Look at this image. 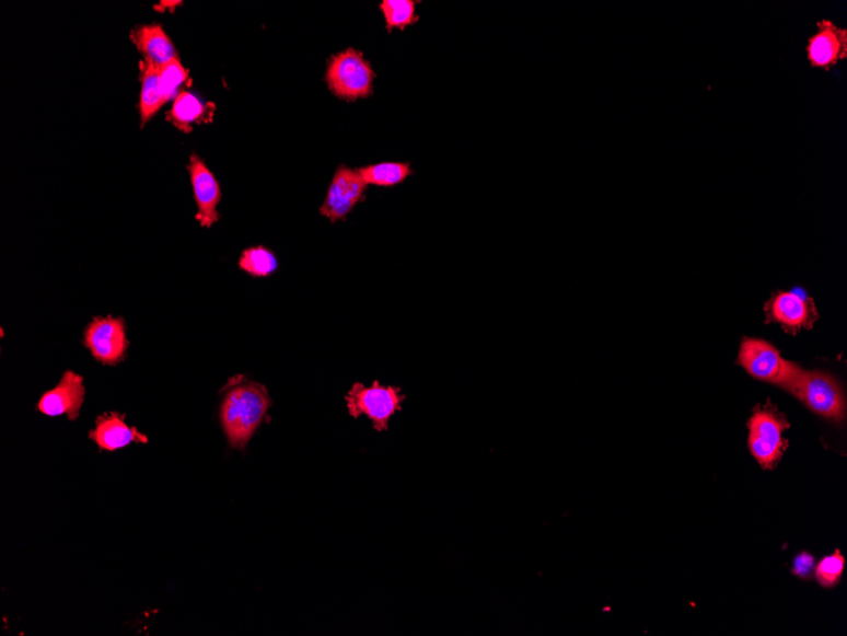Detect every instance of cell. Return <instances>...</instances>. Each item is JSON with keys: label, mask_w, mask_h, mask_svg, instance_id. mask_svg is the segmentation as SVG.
Instances as JSON below:
<instances>
[{"label": "cell", "mask_w": 847, "mask_h": 636, "mask_svg": "<svg viewBox=\"0 0 847 636\" xmlns=\"http://www.w3.org/2000/svg\"><path fill=\"white\" fill-rule=\"evenodd\" d=\"M220 409V419L230 448L244 450L271 407L265 385L239 377L230 381Z\"/></svg>", "instance_id": "obj_1"}, {"label": "cell", "mask_w": 847, "mask_h": 636, "mask_svg": "<svg viewBox=\"0 0 847 636\" xmlns=\"http://www.w3.org/2000/svg\"><path fill=\"white\" fill-rule=\"evenodd\" d=\"M807 408L816 415L842 424L846 417V397L837 379L822 371L801 368L787 388Z\"/></svg>", "instance_id": "obj_2"}, {"label": "cell", "mask_w": 847, "mask_h": 636, "mask_svg": "<svg viewBox=\"0 0 847 636\" xmlns=\"http://www.w3.org/2000/svg\"><path fill=\"white\" fill-rule=\"evenodd\" d=\"M349 415L356 419L366 416L378 432L388 431L390 420L403 410L406 395L398 386L381 385L375 380L371 386L356 383L346 396Z\"/></svg>", "instance_id": "obj_3"}, {"label": "cell", "mask_w": 847, "mask_h": 636, "mask_svg": "<svg viewBox=\"0 0 847 636\" xmlns=\"http://www.w3.org/2000/svg\"><path fill=\"white\" fill-rule=\"evenodd\" d=\"M747 428L751 454L764 469H773L788 448L782 437V432L789 428L788 420L768 404L754 410Z\"/></svg>", "instance_id": "obj_4"}, {"label": "cell", "mask_w": 847, "mask_h": 636, "mask_svg": "<svg viewBox=\"0 0 847 636\" xmlns=\"http://www.w3.org/2000/svg\"><path fill=\"white\" fill-rule=\"evenodd\" d=\"M738 362L749 375L785 391L801 370L797 363L786 360L769 342L758 338L741 342Z\"/></svg>", "instance_id": "obj_5"}, {"label": "cell", "mask_w": 847, "mask_h": 636, "mask_svg": "<svg viewBox=\"0 0 847 636\" xmlns=\"http://www.w3.org/2000/svg\"><path fill=\"white\" fill-rule=\"evenodd\" d=\"M375 73L362 53L348 49L335 55L326 71L330 91L341 100L367 99L373 93Z\"/></svg>", "instance_id": "obj_6"}, {"label": "cell", "mask_w": 847, "mask_h": 636, "mask_svg": "<svg viewBox=\"0 0 847 636\" xmlns=\"http://www.w3.org/2000/svg\"><path fill=\"white\" fill-rule=\"evenodd\" d=\"M766 322L777 323L788 333L811 329L820 315L809 297L794 291H778L765 304Z\"/></svg>", "instance_id": "obj_7"}, {"label": "cell", "mask_w": 847, "mask_h": 636, "mask_svg": "<svg viewBox=\"0 0 847 636\" xmlns=\"http://www.w3.org/2000/svg\"><path fill=\"white\" fill-rule=\"evenodd\" d=\"M84 345L98 362L116 365L123 361L130 346L123 317H94L85 329Z\"/></svg>", "instance_id": "obj_8"}, {"label": "cell", "mask_w": 847, "mask_h": 636, "mask_svg": "<svg viewBox=\"0 0 847 636\" xmlns=\"http://www.w3.org/2000/svg\"><path fill=\"white\" fill-rule=\"evenodd\" d=\"M366 182L358 170L343 165L335 172L320 213L332 222L346 220L356 206L364 198Z\"/></svg>", "instance_id": "obj_9"}, {"label": "cell", "mask_w": 847, "mask_h": 636, "mask_svg": "<svg viewBox=\"0 0 847 636\" xmlns=\"http://www.w3.org/2000/svg\"><path fill=\"white\" fill-rule=\"evenodd\" d=\"M188 171L198 208L196 219L202 228H212L220 220L218 212L222 198L220 183L209 166L195 153L189 157Z\"/></svg>", "instance_id": "obj_10"}, {"label": "cell", "mask_w": 847, "mask_h": 636, "mask_svg": "<svg viewBox=\"0 0 847 636\" xmlns=\"http://www.w3.org/2000/svg\"><path fill=\"white\" fill-rule=\"evenodd\" d=\"M807 59L813 68L829 70L847 58V28L829 20L817 22V32L809 38Z\"/></svg>", "instance_id": "obj_11"}, {"label": "cell", "mask_w": 847, "mask_h": 636, "mask_svg": "<svg viewBox=\"0 0 847 636\" xmlns=\"http://www.w3.org/2000/svg\"><path fill=\"white\" fill-rule=\"evenodd\" d=\"M84 395L83 378L73 371H67L59 385L43 395L37 409L45 416L67 415L70 420H77L84 402Z\"/></svg>", "instance_id": "obj_12"}, {"label": "cell", "mask_w": 847, "mask_h": 636, "mask_svg": "<svg viewBox=\"0 0 847 636\" xmlns=\"http://www.w3.org/2000/svg\"><path fill=\"white\" fill-rule=\"evenodd\" d=\"M101 450L116 451L132 442L148 443V437L125 423V416L108 413L97 419V427L90 433Z\"/></svg>", "instance_id": "obj_13"}, {"label": "cell", "mask_w": 847, "mask_h": 636, "mask_svg": "<svg viewBox=\"0 0 847 636\" xmlns=\"http://www.w3.org/2000/svg\"><path fill=\"white\" fill-rule=\"evenodd\" d=\"M131 39L143 58L153 61L158 68L174 59H179L172 39L162 26H140L132 31Z\"/></svg>", "instance_id": "obj_14"}, {"label": "cell", "mask_w": 847, "mask_h": 636, "mask_svg": "<svg viewBox=\"0 0 847 636\" xmlns=\"http://www.w3.org/2000/svg\"><path fill=\"white\" fill-rule=\"evenodd\" d=\"M213 105L199 100L197 95L187 91L178 94L174 100L173 107L167 114V122H171L182 132L189 134L194 130V125L209 124L212 122Z\"/></svg>", "instance_id": "obj_15"}, {"label": "cell", "mask_w": 847, "mask_h": 636, "mask_svg": "<svg viewBox=\"0 0 847 636\" xmlns=\"http://www.w3.org/2000/svg\"><path fill=\"white\" fill-rule=\"evenodd\" d=\"M141 94H140V120L141 126H146L153 118L166 102L159 82V68L153 61L147 60L141 63Z\"/></svg>", "instance_id": "obj_16"}, {"label": "cell", "mask_w": 847, "mask_h": 636, "mask_svg": "<svg viewBox=\"0 0 847 636\" xmlns=\"http://www.w3.org/2000/svg\"><path fill=\"white\" fill-rule=\"evenodd\" d=\"M367 186L375 187H395L402 185L407 178L413 176L414 171L410 163L383 162L364 166L358 170Z\"/></svg>", "instance_id": "obj_17"}, {"label": "cell", "mask_w": 847, "mask_h": 636, "mask_svg": "<svg viewBox=\"0 0 847 636\" xmlns=\"http://www.w3.org/2000/svg\"><path fill=\"white\" fill-rule=\"evenodd\" d=\"M414 0H383L380 10L385 18L386 30L404 31L406 27L417 25L419 15L417 14V4Z\"/></svg>", "instance_id": "obj_18"}, {"label": "cell", "mask_w": 847, "mask_h": 636, "mask_svg": "<svg viewBox=\"0 0 847 636\" xmlns=\"http://www.w3.org/2000/svg\"><path fill=\"white\" fill-rule=\"evenodd\" d=\"M239 267L253 277L263 278L277 271L278 261L276 254L266 246H253L243 252Z\"/></svg>", "instance_id": "obj_19"}, {"label": "cell", "mask_w": 847, "mask_h": 636, "mask_svg": "<svg viewBox=\"0 0 847 636\" xmlns=\"http://www.w3.org/2000/svg\"><path fill=\"white\" fill-rule=\"evenodd\" d=\"M159 82L165 102L174 101L183 92L182 86L189 83V71L179 59H174L159 68Z\"/></svg>", "instance_id": "obj_20"}, {"label": "cell", "mask_w": 847, "mask_h": 636, "mask_svg": "<svg viewBox=\"0 0 847 636\" xmlns=\"http://www.w3.org/2000/svg\"><path fill=\"white\" fill-rule=\"evenodd\" d=\"M844 568L845 559L840 552L823 558L816 568V577L820 585L823 587L836 586L838 580L842 579Z\"/></svg>", "instance_id": "obj_21"}, {"label": "cell", "mask_w": 847, "mask_h": 636, "mask_svg": "<svg viewBox=\"0 0 847 636\" xmlns=\"http://www.w3.org/2000/svg\"><path fill=\"white\" fill-rule=\"evenodd\" d=\"M813 567V556L807 553H802L796 558L793 574L799 577H809L812 574Z\"/></svg>", "instance_id": "obj_22"}, {"label": "cell", "mask_w": 847, "mask_h": 636, "mask_svg": "<svg viewBox=\"0 0 847 636\" xmlns=\"http://www.w3.org/2000/svg\"><path fill=\"white\" fill-rule=\"evenodd\" d=\"M179 5H182V2H165V0H164V2H160L154 8H155V11L164 13L166 11L174 12L175 8H177Z\"/></svg>", "instance_id": "obj_23"}]
</instances>
